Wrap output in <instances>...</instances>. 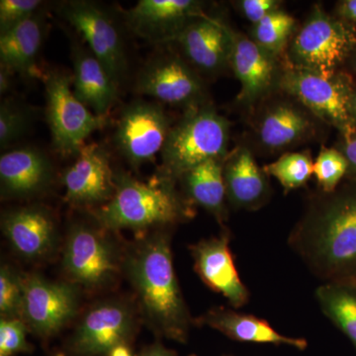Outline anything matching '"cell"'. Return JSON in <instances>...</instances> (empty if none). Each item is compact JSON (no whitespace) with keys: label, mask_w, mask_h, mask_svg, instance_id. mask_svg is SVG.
I'll use <instances>...</instances> for the list:
<instances>
[{"label":"cell","mask_w":356,"mask_h":356,"mask_svg":"<svg viewBox=\"0 0 356 356\" xmlns=\"http://www.w3.org/2000/svg\"><path fill=\"white\" fill-rule=\"evenodd\" d=\"M337 11L343 19L356 24V0H346L341 2Z\"/></svg>","instance_id":"cell-37"},{"label":"cell","mask_w":356,"mask_h":356,"mask_svg":"<svg viewBox=\"0 0 356 356\" xmlns=\"http://www.w3.org/2000/svg\"><path fill=\"white\" fill-rule=\"evenodd\" d=\"M350 114L353 128L356 132V89H353L350 102Z\"/></svg>","instance_id":"cell-40"},{"label":"cell","mask_w":356,"mask_h":356,"mask_svg":"<svg viewBox=\"0 0 356 356\" xmlns=\"http://www.w3.org/2000/svg\"><path fill=\"white\" fill-rule=\"evenodd\" d=\"M43 11H38L24 22L0 34V65L14 74H37V58L46 30Z\"/></svg>","instance_id":"cell-24"},{"label":"cell","mask_w":356,"mask_h":356,"mask_svg":"<svg viewBox=\"0 0 356 356\" xmlns=\"http://www.w3.org/2000/svg\"><path fill=\"white\" fill-rule=\"evenodd\" d=\"M229 63L240 81V99L254 102L273 84L274 65L270 55L254 41L231 31Z\"/></svg>","instance_id":"cell-22"},{"label":"cell","mask_w":356,"mask_h":356,"mask_svg":"<svg viewBox=\"0 0 356 356\" xmlns=\"http://www.w3.org/2000/svg\"><path fill=\"white\" fill-rule=\"evenodd\" d=\"M224 179L227 197L236 207L257 209L266 202L269 189L266 172L245 147H238L227 159Z\"/></svg>","instance_id":"cell-23"},{"label":"cell","mask_w":356,"mask_h":356,"mask_svg":"<svg viewBox=\"0 0 356 356\" xmlns=\"http://www.w3.org/2000/svg\"><path fill=\"white\" fill-rule=\"evenodd\" d=\"M294 26V18L277 9L254 25V42L269 55L278 54L286 44Z\"/></svg>","instance_id":"cell-30"},{"label":"cell","mask_w":356,"mask_h":356,"mask_svg":"<svg viewBox=\"0 0 356 356\" xmlns=\"http://www.w3.org/2000/svg\"><path fill=\"white\" fill-rule=\"evenodd\" d=\"M125 269L149 325L161 336L186 343L191 317L173 267L170 238L156 233L128 254Z\"/></svg>","instance_id":"cell-2"},{"label":"cell","mask_w":356,"mask_h":356,"mask_svg":"<svg viewBox=\"0 0 356 356\" xmlns=\"http://www.w3.org/2000/svg\"><path fill=\"white\" fill-rule=\"evenodd\" d=\"M0 356H6V355H0Z\"/></svg>","instance_id":"cell-43"},{"label":"cell","mask_w":356,"mask_h":356,"mask_svg":"<svg viewBox=\"0 0 356 356\" xmlns=\"http://www.w3.org/2000/svg\"><path fill=\"white\" fill-rule=\"evenodd\" d=\"M229 138V121L210 105L187 109L168 132L156 177L175 182L205 161L224 159Z\"/></svg>","instance_id":"cell-4"},{"label":"cell","mask_w":356,"mask_h":356,"mask_svg":"<svg viewBox=\"0 0 356 356\" xmlns=\"http://www.w3.org/2000/svg\"><path fill=\"white\" fill-rule=\"evenodd\" d=\"M136 89L170 105L187 109L202 105L203 84L197 74L177 56L161 55L149 60L138 76Z\"/></svg>","instance_id":"cell-13"},{"label":"cell","mask_w":356,"mask_h":356,"mask_svg":"<svg viewBox=\"0 0 356 356\" xmlns=\"http://www.w3.org/2000/svg\"><path fill=\"white\" fill-rule=\"evenodd\" d=\"M241 6L245 17L254 25L278 8L277 2L274 0H243Z\"/></svg>","instance_id":"cell-35"},{"label":"cell","mask_w":356,"mask_h":356,"mask_svg":"<svg viewBox=\"0 0 356 356\" xmlns=\"http://www.w3.org/2000/svg\"><path fill=\"white\" fill-rule=\"evenodd\" d=\"M23 301V278L10 267L0 270V313L4 318H21Z\"/></svg>","instance_id":"cell-32"},{"label":"cell","mask_w":356,"mask_h":356,"mask_svg":"<svg viewBox=\"0 0 356 356\" xmlns=\"http://www.w3.org/2000/svg\"><path fill=\"white\" fill-rule=\"evenodd\" d=\"M134 356H177L173 350H168L159 343H154L153 346L144 348L139 355Z\"/></svg>","instance_id":"cell-38"},{"label":"cell","mask_w":356,"mask_h":356,"mask_svg":"<svg viewBox=\"0 0 356 356\" xmlns=\"http://www.w3.org/2000/svg\"><path fill=\"white\" fill-rule=\"evenodd\" d=\"M77 295L72 285L49 281L40 275L23 278L21 320L46 339L60 332L76 315Z\"/></svg>","instance_id":"cell-12"},{"label":"cell","mask_w":356,"mask_h":356,"mask_svg":"<svg viewBox=\"0 0 356 356\" xmlns=\"http://www.w3.org/2000/svg\"><path fill=\"white\" fill-rule=\"evenodd\" d=\"M229 243L225 234L201 241L191 250L194 268L203 282L222 294L232 306L240 308L248 303L250 293L238 276Z\"/></svg>","instance_id":"cell-16"},{"label":"cell","mask_w":356,"mask_h":356,"mask_svg":"<svg viewBox=\"0 0 356 356\" xmlns=\"http://www.w3.org/2000/svg\"><path fill=\"white\" fill-rule=\"evenodd\" d=\"M27 325L21 318H1L0 322V355L13 356L28 353L31 346L26 339Z\"/></svg>","instance_id":"cell-33"},{"label":"cell","mask_w":356,"mask_h":356,"mask_svg":"<svg viewBox=\"0 0 356 356\" xmlns=\"http://www.w3.org/2000/svg\"><path fill=\"white\" fill-rule=\"evenodd\" d=\"M348 161V179L356 180V132L350 137L344 138V143L341 149Z\"/></svg>","instance_id":"cell-36"},{"label":"cell","mask_w":356,"mask_h":356,"mask_svg":"<svg viewBox=\"0 0 356 356\" xmlns=\"http://www.w3.org/2000/svg\"><path fill=\"white\" fill-rule=\"evenodd\" d=\"M13 70L0 65V95H6L13 86Z\"/></svg>","instance_id":"cell-39"},{"label":"cell","mask_w":356,"mask_h":356,"mask_svg":"<svg viewBox=\"0 0 356 356\" xmlns=\"http://www.w3.org/2000/svg\"><path fill=\"white\" fill-rule=\"evenodd\" d=\"M72 86L77 99L97 116L107 117L118 95V84L89 49L74 44Z\"/></svg>","instance_id":"cell-20"},{"label":"cell","mask_w":356,"mask_h":356,"mask_svg":"<svg viewBox=\"0 0 356 356\" xmlns=\"http://www.w3.org/2000/svg\"><path fill=\"white\" fill-rule=\"evenodd\" d=\"M53 177L50 159L37 147L11 149L0 158V182L4 197L36 195L51 184Z\"/></svg>","instance_id":"cell-17"},{"label":"cell","mask_w":356,"mask_h":356,"mask_svg":"<svg viewBox=\"0 0 356 356\" xmlns=\"http://www.w3.org/2000/svg\"><path fill=\"white\" fill-rule=\"evenodd\" d=\"M280 86L312 113L339 129L344 138L355 133L350 114L353 89L346 76H324L291 67L281 76Z\"/></svg>","instance_id":"cell-7"},{"label":"cell","mask_w":356,"mask_h":356,"mask_svg":"<svg viewBox=\"0 0 356 356\" xmlns=\"http://www.w3.org/2000/svg\"><path fill=\"white\" fill-rule=\"evenodd\" d=\"M170 128V118L158 103L135 100L119 114L114 144L131 165L140 168L161 153Z\"/></svg>","instance_id":"cell-9"},{"label":"cell","mask_w":356,"mask_h":356,"mask_svg":"<svg viewBox=\"0 0 356 356\" xmlns=\"http://www.w3.org/2000/svg\"><path fill=\"white\" fill-rule=\"evenodd\" d=\"M313 128L305 112L294 105L281 103L268 110L259 127V140L270 149H282L303 140Z\"/></svg>","instance_id":"cell-25"},{"label":"cell","mask_w":356,"mask_h":356,"mask_svg":"<svg viewBox=\"0 0 356 356\" xmlns=\"http://www.w3.org/2000/svg\"><path fill=\"white\" fill-rule=\"evenodd\" d=\"M224 159H210L182 175L187 194L194 203L225 219V198L227 196L224 179Z\"/></svg>","instance_id":"cell-26"},{"label":"cell","mask_w":356,"mask_h":356,"mask_svg":"<svg viewBox=\"0 0 356 356\" xmlns=\"http://www.w3.org/2000/svg\"><path fill=\"white\" fill-rule=\"evenodd\" d=\"M43 1L40 0H1L0 1V34L13 29L38 13Z\"/></svg>","instance_id":"cell-34"},{"label":"cell","mask_w":356,"mask_h":356,"mask_svg":"<svg viewBox=\"0 0 356 356\" xmlns=\"http://www.w3.org/2000/svg\"><path fill=\"white\" fill-rule=\"evenodd\" d=\"M191 356H196V355H191Z\"/></svg>","instance_id":"cell-45"},{"label":"cell","mask_w":356,"mask_h":356,"mask_svg":"<svg viewBox=\"0 0 356 356\" xmlns=\"http://www.w3.org/2000/svg\"><path fill=\"white\" fill-rule=\"evenodd\" d=\"M108 356H134L129 346H121L115 348Z\"/></svg>","instance_id":"cell-41"},{"label":"cell","mask_w":356,"mask_h":356,"mask_svg":"<svg viewBox=\"0 0 356 356\" xmlns=\"http://www.w3.org/2000/svg\"><path fill=\"white\" fill-rule=\"evenodd\" d=\"M2 229L11 247L26 259L49 254L56 242V224L50 212L42 207H21L2 216Z\"/></svg>","instance_id":"cell-18"},{"label":"cell","mask_w":356,"mask_h":356,"mask_svg":"<svg viewBox=\"0 0 356 356\" xmlns=\"http://www.w3.org/2000/svg\"><path fill=\"white\" fill-rule=\"evenodd\" d=\"M63 17L86 40L91 53L120 84L127 72V57L118 29L104 9L86 0H72L60 6Z\"/></svg>","instance_id":"cell-11"},{"label":"cell","mask_w":356,"mask_h":356,"mask_svg":"<svg viewBox=\"0 0 356 356\" xmlns=\"http://www.w3.org/2000/svg\"><path fill=\"white\" fill-rule=\"evenodd\" d=\"M264 172L273 175L287 191L304 186L314 175V163L308 153H291L264 166Z\"/></svg>","instance_id":"cell-28"},{"label":"cell","mask_w":356,"mask_h":356,"mask_svg":"<svg viewBox=\"0 0 356 356\" xmlns=\"http://www.w3.org/2000/svg\"><path fill=\"white\" fill-rule=\"evenodd\" d=\"M34 122V112L17 100L4 99L0 104V147L8 149L24 137Z\"/></svg>","instance_id":"cell-29"},{"label":"cell","mask_w":356,"mask_h":356,"mask_svg":"<svg viewBox=\"0 0 356 356\" xmlns=\"http://www.w3.org/2000/svg\"><path fill=\"white\" fill-rule=\"evenodd\" d=\"M355 44V30L317 6L293 39L289 58L295 69L331 76Z\"/></svg>","instance_id":"cell-6"},{"label":"cell","mask_w":356,"mask_h":356,"mask_svg":"<svg viewBox=\"0 0 356 356\" xmlns=\"http://www.w3.org/2000/svg\"><path fill=\"white\" fill-rule=\"evenodd\" d=\"M202 16L193 0H140L124 13L129 30L149 43L175 41L185 27Z\"/></svg>","instance_id":"cell-14"},{"label":"cell","mask_w":356,"mask_h":356,"mask_svg":"<svg viewBox=\"0 0 356 356\" xmlns=\"http://www.w3.org/2000/svg\"><path fill=\"white\" fill-rule=\"evenodd\" d=\"M114 179L113 197L95 213L105 229L142 231L191 217V210L170 180L156 177L146 184L125 172H115Z\"/></svg>","instance_id":"cell-3"},{"label":"cell","mask_w":356,"mask_h":356,"mask_svg":"<svg viewBox=\"0 0 356 356\" xmlns=\"http://www.w3.org/2000/svg\"><path fill=\"white\" fill-rule=\"evenodd\" d=\"M136 330L135 314L121 301L96 304L77 325L69 343L72 356H108L121 346H128Z\"/></svg>","instance_id":"cell-10"},{"label":"cell","mask_w":356,"mask_h":356,"mask_svg":"<svg viewBox=\"0 0 356 356\" xmlns=\"http://www.w3.org/2000/svg\"><path fill=\"white\" fill-rule=\"evenodd\" d=\"M199 324L217 330L234 341L243 343L285 344L299 350H306V339L280 334L267 321L252 315L236 313L231 309H211L198 320Z\"/></svg>","instance_id":"cell-21"},{"label":"cell","mask_w":356,"mask_h":356,"mask_svg":"<svg viewBox=\"0 0 356 356\" xmlns=\"http://www.w3.org/2000/svg\"><path fill=\"white\" fill-rule=\"evenodd\" d=\"M63 266L70 280L88 289L107 286L120 270L114 245L99 231L84 224L74 225L70 229Z\"/></svg>","instance_id":"cell-8"},{"label":"cell","mask_w":356,"mask_h":356,"mask_svg":"<svg viewBox=\"0 0 356 356\" xmlns=\"http://www.w3.org/2000/svg\"><path fill=\"white\" fill-rule=\"evenodd\" d=\"M348 172V159L337 149H323L314 163V175L324 192L336 191Z\"/></svg>","instance_id":"cell-31"},{"label":"cell","mask_w":356,"mask_h":356,"mask_svg":"<svg viewBox=\"0 0 356 356\" xmlns=\"http://www.w3.org/2000/svg\"><path fill=\"white\" fill-rule=\"evenodd\" d=\"M114 175L106 149L96 143L84 145L63 175L65 200L76 206L104 205L115 193Z\"/></svg>","instance_id":"cell-15"},{"label":"cell","mask_w":356,"mask_h":356,"mask_svg":"<svg viewBox=\"0 0 356 356\" xmlns=\"http://www.w3.org/2000/svg\"><path fill=\"white\" fill-rule=\"evenodd\" d=\"M46 118L51 144L60 156H76L91 134L108 124V117L97 116L72 89V77L58 70L43 74Z\"/></svg>","instance_id":"cell-5"},{"label":"cell","mask_w":356,"mask_h":356,"mask_svg":"<svg viewBox=\"0 0 356 356\" xmlns=\"http://www.w3.org/2000/svg\"><path fill=\"white\" fill-rule=\"evenodd\" d=\"M316 299L323 313L350 339L356 348L355 283H323L316 290Z\"/></svg>","instance_id":"cell-27"},{"label":"cell","mask_w":356,"mask_h":356,"mask_svg":"<svg viewBox=\"0 0 356 356\" xmlns=\"http://www.w3.org/2000/svg\"><path fill=\"white\" fill-rule=\"evenodd\" d=\"M350 283H351V282H350ZM353 283H355V284H356V281H355V282H353Z\"/></svg>","instance_id":"cell-44"},{"label":"cell","mask_w":356,"mask_h":356,"mask_svg":"<svg viewBox=\"0 0 356 356\" xmlns=\"http://www.w3.org/2000/svg\"><path fill=\"white\" fill-rule=\"evenodd\" d=\"M288 243L324 283L355 282L356 180L314 195Z\"/></svg>","instance_id":"cell-1"},{"label":"cell","mask_w":356,"mask_h":356,"mask_svg":"<svg viewBox=\"0 0 356 356\" xmlns=\"http://www.w3.org/2000/svg\"><path fill=\"white\" fill-rule=\"evenodd\" d=\"M175 41L181 46L189 62L202 72H219L229 62L231 33L219 20L200 16Z\"/></svg>","instance_id":"cell-19"},{"label":"cell","mask_w":356,"mask_h":356,"mask_svg":"<svg viewBox=\"0 0 356 356\" xmlns=\"http://www.w3.org/2000/svg\"><path fill=\"white\" fill-rule=\"evenodd\" d=\"M353 70H355L356 74V53L355 57H353Z\"/></svg>","instance_id":"cell-42"}]
</instances>
